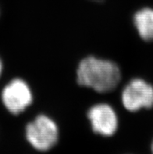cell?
I'll use <instances>...</instances> for the list:
<instances>
[{
    "label": "cell",
    "mask_w": 153,
    "mask_h": 154,
    "mask_svg": "<svg viewBox=\"0 0 153 154\" xmlns=\"http://www.w3.org/2000/svg\"><path fill=\"white\" fill-rule=\"evenodd\" d=\"M5 107L13 114H19L31 105L33 95L26 82L17 78L9 82L2 92Z\"/></svg>",
    "instance_id": "277c9868"
},
{
    "label": "cell",
    "mask_w": 153,
    "mask_h": 154,
    "mask_svg": "<svg viewBox=\"0 0 153 154\" xmlns=\"http://www.w3.org/2000/svg\"><path fill=\"white\" fill-rule=\"evenodd\" d=\"M87 117L94 132L103 136H112L118 128V117L116 111L107 103L92 106L87 112Z\"/></svg>",
    "instance_id": "5b68a950"
},
{
    "label": "cell",
    "mask_w": 153,
    "mask_h": 154,
    "mask_svg": "<svg viewBox=\"0 0 153 154\" xmlns=\"http://www.w3.org/2000/svg\"><path fill=\"white\" fill-rule=\"evenodd\" d=\"M121 101L128 111L137 112L153 106V87L141 78H134L125 85Z\"/></svg>",
    "instance_id": "3957f363"
},
{
    "label": "cell",
    "mask_w": 153,
    "mask_h": 154,
    "mask_svg": "<svg viewBox=\"0 0 153 154\" xmlns=\"http://www.w3.org/2000/svg\"><path fill=\"white\" fill-rule=\"evenodd\" d=\"M91 1H95V2H102L103 0H91Z\"/></svg>",
    "instance_id": "ba28073f"
},
{
    "label": "cell",
    "mask_w": 153,
    "mask_h": 154,
    "mask_svg": "<svg viewBox=\"0 0 153 154\" xmlns=\"http://www.w3.org/2000/svg\"><path fill=\"white\" fill-rule=\"evenodd\" d=\"M78 84L92 88L100 93L112 92L121 79V73L116 63L95 57L83 59L78 66Z\"/></svg>",
    "instance_id": "6da1fadb"
},
{
    "label": "cell",
    "mask_w": 153,
    "mask_h": 154,
    "mask_svg": "<svg viewBox=\"0 0 153 154\" xmlns=\"http://www.w3.org/2000/svg\"><path fill=\"white\" fill-rule=\"evenodd\" d=\"M134 24L143 40L153 41V9L145 7L136 12Z\"/></svg>",
    "instance_id": "8992f818"
},
{
    "label": "cell",
    "mask_w": 153,
    "mask_h": 154,
    "mask_svg": "<svg viewBox=\"0 0 153 154\" xmlns=\"http://www.w3.org/2000/svg\"><path fill=\"white\" fill-rule=\"evenodd\" d=\"M151 152L153 154V142H152V144H151Z\"/></svg>",
    "instance_id": "9c48e42d"
},
{
    "label": "cell",
    "mask_w": 153,
    "mask_h": 154,
    "mask_svg": "<svg viewBox=\"0 0 153 154\" xmlns=\"http://www.w3.org/2000/svg\"><path fill=\"white\" fill-rule=\"evenodd\" d=\"M27 142L36 150L47 152L58 142V126L51 117L40 114L26 126Z\"/></svg>",
    "instance_id": "7a4b0ae2"
},
{
    "label": "cell",
    "mask_w": 153,
    "mask_h": 154,
    "mask_svg": "<svg viewBox=\"0 0 153 154\" xmlns=\"http://www.w3.org/2000/svg\"><path fill=\"white\" fill-rule=\"evenodd\" d=\"M2 62H1V60H0V75H1V73H2Z\"/></svg>",
    "instance_id": "52a82bcc"
}]
</instances>
